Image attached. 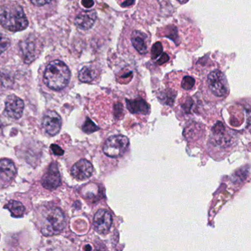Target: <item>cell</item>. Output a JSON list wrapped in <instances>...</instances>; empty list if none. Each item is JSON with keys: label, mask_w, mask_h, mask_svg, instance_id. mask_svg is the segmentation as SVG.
Wrapping results in <instances>:
<instances>
[{"label": "cell", "mask_w": 251, "mask_h": 251, "mask_svg": "<svg viewBox=\"0 0 251 251\" xmlns=\"http://www.w3.org/2000/svg\"><path fill=\"white\" fill-rule=\"evenodd\" d=\"M71 73L68 67L63 61H51L44 75V82L52 90L59 91L68 85Z\"/></svg>", "instance_id": "6da1fadb"}, {"label": "cell", "mask_w": 251, "mask_h": 251, "mask_svg": "<svg viewBox=\"0 0 251 251\" xmlns=\"http://www.w3.org/2000/svg\"><path fill=\"white\" fill-rule=\"evenodd\" d=\"M0 23L10 31H21L27 28L28 20L20 5L11 4L0 8Z\"/></svg>", "instance_id": "7a4b0ae2"}, {"label": "cell", "mask_w": 251, "mask_h": 251, "mask_svg": "<svg viewBox=\"0 0 251 251\" xmlns=\"http://www.w3.org/2000/svg\"><path fill=\"white\" fill-rule=\"evenodd\" d=\"M66 227V218L60 208L54 207L46 213L41 231L46 236H53L63 231Z\"/></svg>", "instance_id": "3957f363"}, {"label": "cell", "mask_w": 251, "mask_h": 251, "mask_svg": "<svg viewBox=\"0 0 251 251\" xmlns=\"http://www.w3.org/2000/svg\"><path fill=\"white\" fill-rule=\"evenodd\" d=\"M129 146V139L123 135H117L108 138L103 147V152L111 158L122 156Z\"/></svg>", "instance_id": "277c9868"}, {"label": "cell", "mask_w": 251, "mask_h": 251, "mask_svg": "<svg viewBox=\"0 0 251 251\" xmlns=\"http://www.w3.org/2000/svg\"><path fill=\"white\" fill-rule=\"evenodd\" d=\"M20 48L26 64L33 62L40 54L42 49L41 42L35 36H30L21 42Z\"/></svg>", "instance_id": "5b68a950"}, {"label": "cell", "mask_w": 251, "mask_h": 251, "mask_svg": "<svg viewBox=\"0 0 251 251\" xmlns=\"http://www.w3.org/2000/svg\"><path fill=\"white\" fill-rule=\"evenodd\" d=\"M208 87L213 95L222 98L227 93V82L226 76L222 72L214 70L208 74L207 78Z\"/></svg>", "instance_id": "8992f818"}, {"label": "cell", "mask_w": 251, "mask_h": 251, "mask_svg": "<svg viewBox=\"0 0 251 251\" xmlns=\"http://www.w3.org/2000/svg\"><path fill=\"white\" fill-rule=\"evenodd\" d=\"M61 178L56 162H52L48 171L42 177V185L45 189L49 190L56 189L61 186Z\"/></svg>", "instance_id": "52a82bcc"}, {"label": "cell", "mask_w": 251, "mask_h": 251, "mask_svg": "<svg viewBox=\"0 0 251 251\" xmlns=\"http://www.w3.org/2000/svg\"><path fill=\"white\" fill-rule=\"evenodd\" d=\"M25 103L16 95H10L5 101V113L10 118L18 120L23 116Z\"/></svg>", "instance_id": "ba28073f"}, {"label": "cell", "mask_w": 251, "mask_h": 251, "mask_svg": "<svg viewBox=\"0 0 251 251\" xmlns=\"http://www.w3.org/2000/svg\"><path fill=\"white\" fill-rule=\"evenodd\" d=\"M61 125L62 120L58 113L54 111H49L45 114L42 126L48 134L50 136L56 135L61 130Z\"/></svg>", "instance_id": "9c48e42d"}, {"label": "cell", "mask_w": 251, "mask_h": 251, "mask_svg": "<svg viewBox=\"0 0 251 251\" xmlns=\"http://www.w3.org/2000/svg\"><path fill=\"white\" fill-rule=\"evenodd\" d=\"M113 218L111 213L105 209H100L94 217V226L100 233H106L112 226Z\"/></svg>", "instance_id": "30bf717a"}, {"label": "cell", "mask_w": 251, "mask_h": 251, "mask_svg": "<svg viewBox=\"0 0 251 251\" xmlns=\"http://www.w3.org/2000/svg\"><path fill=\"white\" fill-rule=\"evenodd\" d=\"M93 171L92 164L87 160L81 159L73 166L71 172L75 178L83 180L90 177Z\"/></svg>", "instance_id": "8fae6325"}, {"label": "cell", "mask_w": 251, "mask_h": 251, "mask_svg": "<svg viewBox=\"0 0 251 251\" xmlns=\"http://www.w3.org/2000/svg\"><path fill=\"white\" fill-rule=\"evenodd\" d=\"M97 17L98 16H97L96 11H85L76 17L75 23L76 26L81 30H89L95 25Z\"/></svg>", "instance_id": "7c38bea8"}, {"label": "cell", "mask_w": 251, "mask_h": 251, "mask_svg": "<svg viewBox=\"0 0 251 251\" xmlns=\"http://www.w3.org/2000/svg\"><path fill=\"white\" fill-rule=\"evenodd\" d=\"M17 173V169L11 160L0 159V180L9 181L12 180Z\"/></svg>", "instance_id": "4fadbf2b"}, {"label": "cell", "mask_w": 251, "mask_h": 251, "mask_svg": "<svg viewBox=\"0 0 251 251\" xmlns=\"http://www.w3.org/2000/svg\"><path fill=\"white\" fill-rule=\"evenodd\" d=\"M147 35L139 30H135L131 36V42L138 52L145 55L148 52V44H147Z\"/></svg>", "instance_id": "5bb4252c"}, {"label": "cell", "mask_w": 251, "mask_h": 251, "mask_svg": "<svg viewBox=\"0 0 251 251\" xmlns=\"http://www.w3.org/2000/svg\"><path fill=\"white\" fill-rule=\"evenodd\" d=\"M127 107L133 114H148L150 107L144 100L138 98L136 100H127Z\"/></svg>", "instance_id": "9a60e30c"}, {"label": "cell", "mask_w": 251, "mask_h": 251, "mask_svg": "<svg viewBox=\"0 0 251 251\" xmlns=\"http://www.w3.org/2000/svg\"><path fill=\"white\" fill-rule=\"evenodd\" d=\"M98 75V72L96 69L91 66H86L79 73V80L83 83H91L95 80Z\"/></svg>", "instance_id": "2e32d148"}, {"label": "cell", "mask_w": 251, "mask_h": 251, "mask_svg": "<svg viewBox=\"0 0 251 251\" xmlns=\"http://www.w3.org/2000/svg\"><path fill=\"white\" fill-rule=\"evenodd\" d=\"M5 208L11 211L14 217H21L24 215L25 208L22 202L17 201H11L5 205Z\"/></svg>", "instance_id": "e0dca14e"}, {"label": "cell", "mask_w": 251, "mask_h": 251, "mask_svg": "<svg viewBox=\"0 0 251 251\" xmlns=\"http://www.w3.org/2000/svg\"><path fill=\"white\" fill-rule=\"evenodd\" d=\"M11 45V40L5 33L0 32V55L9 48Z\"/></svg>", "instance_id": "ac0fdd59"}, {"label": "cell", "mask_w": 251, "mask_h": 251, "mask_svg": "<svg viewBox=\"0 0 251 251\" xmlns=\"http://www.w3.org/2000/svg\"><path fill=\"white\" fill-rule=\"evenodd\" d=\"M99 130V127L90 120L87 119L83 126V130L86 133H92Z\"/></svg>", "instance_id": "d6986e66"}, {"label": "cell", "mask_w": 251, "mask_h": 251, "mask_svg": "<svg viewBox=\"0 0 251 251\" xmlns=\"http://www.w3.org/2000/svg\"><path fill=\"white\" fill-rule=\"evenodd\" d=\"M195 80L191 76H186L183 77L181 82V87L185 90H190L195 86Z\"/></svg>", "instance_id": "ffe728a7"}, {"label": "cell", "mask_w": 251, "mask_h": 251, "mask_svg": "<svg viewBox=\"0 0 251 251\" xmlns=\"http://www.w3.org/2000/svg\"><path fill=\"white\" fill-rule=\"evenodd\" d=\"M163 47L161 42H156L154 44L153 46L151 48V57L152 59H155L162 54Z\"/></svg>", "instance_id": "44dd1931"}, {"label": "cell", "mask_w": 251, "mask_h": 251, "mask_svg": "<svg viewBox=\"0 0 251 251\" xmlns=\"http://www.w3.org/2000/svg\"><path fill=\"white\" fill-rule=\"evenodd\" d=\"M161 98H162L163 102L167 105H172L174 102V93L170 91H165L161 93Z\"/></svg>", "instance_id": "7402d4cb"}, {"label": "cell", "mask_w": 251, "mask_h": 251, "mask_svg": "<svg viewBox=\"0 0 251 251\" xmlns=\"http://www.w3.org/2000/svg\"><path fill=\"white\" fill-rule=\"evenodd\" d=\"M51 150L55 155H64V151H63L62 148L61 147L58 146L57 145H51Z\"/></svg>", "instance_id": "603a6c76"}, {"label": "cell", "mask_w": 251, "mask_h": 251, "mask_svg": "<svg viewBox=\"0 0 251 251\" xmlns=\"http://www.w3.org/2000/svg\"><path fill=\"white\" fill-rule=\"evenodd\" d=\"M52 0H30V2L36 6H43L51 2Z\"/></svg>", "instance_id": "cb8c5ba5"}, {"label": "cell", "mask_w": 251, "mask_h": 251, "mask_svg": "<svg viewBox=\"0 0 251 251\" xmlns=\"http://www.w3.org/2000/svg\"><path fill=\"white\" fill-rule=\"evenodd\" d=\"M169 59H170V57H169V55H167V53L161 54V58L158 59L157 64H158V65H162V64H165L166 62H167V61H169Z\"/></svg>", "instance_id": "d4e9b609"}, {"label": "cell", "mask_w": 251, "mask_h": 251, "mask_svg": "<svg viewBox=\"0 0 251 251\" xmlns=\"http://www.w3.org/2000/svg\"><path fill=\"white\" fill-rule=\"evenodd\" d=\"M82 5L86 8H91L95 5L94 0H82Z\"/></svg>", "instance_id": "484cf974"}, {"label": "cell", "mask_w": 251, "mask_h": 251, "mask_svg": "<svg viewBox=\"0 0 251 251\" xmlns=\"http://www.w3.org/2000/svg\"><path fill=\"white\" fill-rule=\"evenodd\" d=\"M135 2V0H126L123 3H122V6L123 8H126V7L130 6V5H133Z\"/></svg>", "instance_id": "4316f807"}, {"label": "cell", "mask_w": 251, "mask_h": 251, "mask_svg": "<svg viewBox=\"0 0 251 251\" xmlns=\"http://www.w3.org/2000/svg\"><path fill=\"white\" fill-rule=\"evenodd\" d=\"M189 0H178V2H180V4H185L188 2Z\"/></svg>", "instance_id": "83f0119b"}, {"label": "cell", "mask_w": 251, "mask_h": 251, "mask_svg": "<svg viewBox=\"0 0 251 251\" xmlns=\"http://www.w3.org/2000/svg\"><path fill=\"white\" fill-rule=\"evenodd\" d=\"M85 250H92L91 247H88V248H85Z\"/></svg>", "instance_id": "f1b7e54d"}]
</instances>
